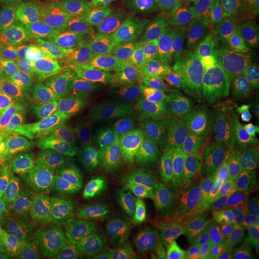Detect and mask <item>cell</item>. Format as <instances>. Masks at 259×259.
<instances>
[{"instance_id": "cell-14", "label": "cell", "mask_w": 259, "mask_h": 259, "mask_svg": "<svg viewBox=\"0 0 259 259\" xmlns=\"http://www.w3.org/2000/svg\"><path fill=\"white\" fill-rule=\"evenodd\" d=\"M120 4L130 22L145 35H166L189 13L172 0H125Z\"/></svg>"}, {"instance_id": "cell-2", "label": "cell", "mask_w": 259, "mask_h": 259, "mask_svg": "<svg viewBox=\"0 0 259 259\" xmlns=\"http://www.w3.org/2000/svg\"><path fill=\"white\" fill-rule=\"evenodd\" d=\"M81 10V42L123 62L141 36L124 15L119 1H103Z\"/></svg>"}, {"instance_id": "cell-42", "label": "cell", "mask_w": 259, "mask_h": 259, "mask_svg": "<svg viewBox=\"0 0 259 259\" xmlns=\"http://www.w3.org/2000/svg\"><path fill=\"white\" fill-rule=\"evenodd\" d=\"M104 259H148V257L141 250L135 249L129 245Z\"/></svg>"}, {"instance_id": "cell-41", "label": "cell", "mask_w": 259, "mask_h": 259, "mask_svg": "<svg viewBox=\"0 0 259 259\" xmlns=\"http://www.w3.org/2000/svg\"><path fill=\"white\" fill-rule=\"evenodd\" d=\"M50 1L52 0H7V4L12 6L13 9L35 15Z\"/></svg>"}, {"instance_id": "cell-13", "label": "cell", "mask_w": 259, "mask_h": 259, "mask_svg": "<svg viewBox=\"0 0 259 259\" xmlns=\"http://www.w3.org/2000/svg\"><path fill=\"white\" fill-rule=\"evenodd\" d=\"M150 147L155 154L168 157L186 166L222 168L228 148L200 139L168 137L152 138Z\"/></svg>"}, {"instance_id": "cell-12", "label": "cell", "mask_w": 259, "mask_h": 259, "mask_svg": "<svg viewBox=\"0 0 259 259\" xmlns=\"http://www.w3.org/2000/svg\"><path fill=\"white\" fill-rule=\"evenodd\" d=\"M146 151L140 142L111 149L93 157L91 170L101 177L115 194L129 193L139 185V160Z\"/></svg>"}, {"instance_id": "cell-35", "label": "cell", "mask_w": 259, "mask_h": 259, "mask_svg": "<svg viewBox=\"0 0 259 259\" xmlns=\"http://www.w3.org/2000/svg\"><path fill=\"white\" fill-rule=\"evenodd\" d=\"M37 135L38 141L61 147H68L65 122L58 119L53 114L38 116L30 122Z\"/></svg>"}, {"instance_id": "cell-44", "label": "cell", "mask_w": 259, "mask_h": 259, "mask_svg": "<svg viewBox=\"0 0 259 259\" xmlns=\"http://www.w3.org/2000/svg\"><path fill=\"white\" fill-rule=\"evenodd\" d=\"M250 3L251 14L255 19L259 20V0H248Z\"/></svg>"}, {"instance_id": "cell-31", "label": "cell", "mask_w": 259, "mask_h": 259, "mask_svg": "<svg viewBox=\"0 0 259 259\" xmlns=\"http://www.w3.org/2000/svg\"><path fill=\"white\" fill-rule=\"evenodd\" d=\"M33 93L22 90H5L0 99V114L15 120H34L37 116Z\"/></svg>"}, {"instance_id": "cell-6", "label": "cell", "mask_w": 259, "mask_h": 259, "mask_svg": "<svg viewBox=\"0 0 259 259\" xmlns=\"http://www.w3.org/2000/svg\"><path fill=\"white\" fill-rule=\"evenodd\" d=\"M69 145L80 160L115 148L123 140L115 121L98 111L65 122Z\"/></svg>"}, {"instance_id": "cell-1", "label": "cell", "mask_w": 259, "mask_h": 259, "mask_svg": "<svg viewBox=\"0 0 259 259\" xmlns=\"http://www.w3.org/2000/svg\"><path fill=\"white\" fill-rule=\"evenodd\" d=\"M259 230V205L248 202H215L187 213L178 228L184 245H200Z\"/></svg>"}, {"instance_id": "cell-37", "label": "cell", "mask_w": 259, "mask_h": 259, "mask_svg": "<svg viewBox=\"0 0 259 259\" xmlns=\"http://www.w3.org/2000/svg\"><path fill=\"white\" fill-rule=\"evenodd\" d=\"M238 176L231 184L236 193L248 203L259 205V168L235 173Z\"/></svg>"}, {"instance_id": "cell-15", "label": "cell", "mask_w": 259, "mask_h": 259, "mask_svg": "<svg viewBox=\"0 0 259 259\" xmlns=\"http://www.w3.org/2000/svg\"><path fill=\"white\" fill-rule=\"evenodd\" d=\"M246 22L223 25L202 47L194 51L195 67L224 70L250 40Z\"/></svg>"}, {"instance_id": "cell-10", "label": "cell", "mask_w": 259, "mask_h": 259, "mask_svg": "<svg viewBox=\"0 0 259 259\" xmlns=\"http://www.w3.org/2000/svg\"><path fill=\"white\" fill-rule=\"evenodd\" d=\"M33 29L37 41L47 50L81 42V10L71 5L47 4L34 15Z\"/></svg>"}, {"instance_id": "cell-4", "label": "cell", "mask_w": 259, "mask_h": 259, "mask_svg": "<svg viewBox=\"0 0 259 259\" xmlns=\"http://www.w3.org/2000/svg\"><path fill=\"white\" fill-rule=\"evenodd\" d=\"M64 76L49 50L41 45L0 63V85L6 91L35 93L59 82Z\"/></svg>"}, {"instance_id": "cell-16", "label": "cell", "mask_w": 259, "mask_h": 259, "mask_svg": "<svg viewBox=\"0 0 259 259\" xmlns=\"http://www.w3.org/2000/svg\"><path fill=\"white\" fill-rule=\"evenodd\" d=\"M194 172L168 157L146 151L139 160L138 179L142 190L169 196L192 180Z\"/></svg>"}, {"instance_id": "cell-48", "label": "cell", "mask_w": 259, "mask_h": 259, "mask_svg": "<svg viewBox=\"0 0 259 259\" xmlns=\"http://www.w3.org/2000/svg\"><path fill=\"white\" fill-rule=\"evenodd\" d=\"M256 124H258V125H259V120L257 121V123H256Z\"/></svg>"}, {"instance_id": "cell-46", "label": "cell", "mask_w": 259, "mask_h": 259, "mask_svg": "<svg viewBox=\"0 0 259 259\" xmlns=\"http://www.w3.org/2000/svg\"><path fill=\"white\" fill-rule=\"evenodd\" d=\"M4 92H5V90L0 85V99H1V97H2V95H3Z\"/></svg>"}, {"instance_id": "cell-11", "label": "cell", "mask_w": 259, "mask_h": 259, "mask_svg": "<svg viewBox=\"0 0 259 259\" xmlns=\"http://www.w3.org/2000/svg\"><path fill=\"white\" fill-rule=\"evenodd\" d=\"M180 100L189 111L220 108L231 93L223 70L189 68L175 83Z\"/></svg>"}, {"instance_id": "cell-5", "label": "cell", "mask_w": 259, "mask_h": 259, "mask_svg": "<svg viewBox=\"0 0 259 259\" xmlns=\"http://www.w3.org/2000/svg\"><path fill=\"white\" fill-rule=\"evenodd\" d=\"M183 73L128 62L93 79L132 98H145L176 83Z\"/></svg>"}, {"instance_id": "cell-22", "label": "cell", "mask_w": 259, "mask_h": 259, "mask_svg": "<svg viewBox=\"0 0 259 259\" xmlns=\"http://www.w3.org/2000/svg\"><path fill=\"white\" fill-rule=\"evenodd\" d=\"M0 182L30 201L46 202L55 197L56 188L36 171L23 163L16 155H10L0 166Z\"/></svg>"}, {"instance_id": "cell-25", "label": "cell", "mask_w": 259, "mask_h": 259, "mask_svg": "<svg viewBox=\"0 0 259 259\" xmlns=\"http://www.w3.org/2000/svg\"><path fill=\"white\" fill-rule=\"evenodd\" d=\"M231 144L223 159L222 168L228 173L259 168L258 124H247Z\"/></svg>"}, {"instance_id": "cell-21", "label": "cell", "mask_w": 259, "mask_h": 259, "mask_svg": "<svg viewBox=\"0 0 259 259\" xmlns=\"http://www.w3.org/2000/svg\"><path fill=\"white\" fill-rule=\"evenodd\" d=\"M224 24L225 19L213 12H189L164 36L180 50L194 52Z\"/></svg>"}, {"instance_id": "cell-24", "label": "cell", "mask_w": 259, "mask_h": 259, "mask_svg": "<svg viewBox=\"0 0 259 259\" xmlns=\"http://www.w3.org/2000/svg\"><path fill=\"white\" fill-rule=\"evenodd\" d=\"M116 197L89 207H66L63 211L66 227L77 239L87 238L102 231L113 222Z\"/></svg>"}, {"instance_id": "cell-7", "label": "cell", "mask_w": 259, "mask_h": 259, "mask_svg": "<svg viewBox=\"0 0 259 259\" xmlns=\"http://www.w3.org/2000/svg\"><path fill=\"white\" fill-rule=\"evenodd\" d=\"M140 234L137 230L112 222L74 245L44 249L31 259H104L131 245Z\"/></svg>"}, {"instance_id": "cell-43", "label": "cell", "mask_w": 259, "mask_h": 259, "mask_svg": "<svg viewBox=\"0 0 259 259\" xmlns=\"http://www.w3.org/2000/svg\"><path fill=\"white\" fill-rule=\"evenodd\" d=\"M193 259H225L221 253H217L214 251H204L198 254Z\"/></svg>"}, {"instance_id": "cell-17", "label": "cell", "mask_w": 259, "mask_h": 259, "mask_svg": "<svg viewBox=\"0 0 259 259\" xmlns=\"http://www.w3.org/2000/svg\"><path fill=\"white\" fill-rule=\"evenodd\" d=\"M56 64L65 75L96 76L122 64V61L93 49L83 42L49 50Z\"/></svg>"}, {"instance_id": "cell-20", "label": "cell", "mask_w": 259, "mask_h": 259, "mask_svg": "<svg viewBox=\"0 0 259 259\" xmlns=\"http://www.w3.org/2000/svg\"><path fill=\"white\" fill-rule=\"evenodd\" d=\"M33 14L8 11L0 20V63L39 46L33 29Z\"/></svg>"}, {"instance_id": "cell-18", "label": "cell", "mask_w": 259, "mask_h": 259, "mask_svg": "<svg viewBox=\"0 0 259 259\" xmlns=\"http://www.w3.org/2000/svg\"><path fill=\"white\" fill-rule=\"evenodd\" d=\"M128 62L181 72L190 68L183 51L177 48L164 35L157 34H143L122 63Z\"/></svg>"}, {"instance_id": "cell-40", "label": "cell", "mask_w": 259, "mask_h": 259, "mask_svg": "<svg viewBox=\"0 0 259 259\" xmlns=\"http://www.w3.org/2000/svg\"><path fill=\"white\" fill-rule=\"evenodd\" d=\"M229 0H184L183 6L188 12H213Z\"/></svg>"}, {"instance_id": "cell-36", "label": "cell", "mask_w": 259, "mask_h": 259, "mask_svg": "<svg viewBox=\"0 0 259 259\" xmlns=\"http://www.w3.org/2000/svg\"><path fill=\"white\" fill-rule=\"evenodd\" d=\"M222 255L225 259H259V230L236 235L224 248Z\"/></svg>"}, {"instance_id": "cell-26", "label": "cell", "mask_w": 259, "mask_h": 259, "mask_svg": "<svg viewBox=\"0 0 259 259\" xmlns=\"http://www.w3.org/2000/svg\"><path fill=\"white\" fill-rule=\"evenodd\" d=\"M16 156L52 185L59 181L65 171V150L58 145L37 141L33 147Z\"/></svg>"}, {"instance_id": "cell-47", "label": "cell", "mask_w": 259, "mask_h": 259, "mask_svg": "<svg viewBox=\"0 0 259 259\" xmlns=\"http://www.w3.org/2000/svg\"><path fill=\"white\" fill-rule=\"evenodd\" d=\"M0 3H6L7 4V0H0Z\"/></svg>"}, {"instance_id": "cell-27", "label": "cell", "mask_w": 259, "mask_h": 259, "mask_svg": "<svg viewBox=\"0 0 259 259\" xmlns=\"http://www.w3.org/2000/svg\"><path fill=\"white\" fill-rule=\"evenodd\" d=\"M231 92L259 84V33L251 37L238 56L223 70Z\"/></svg>"}, {"instance_id": "cell-28", "label": "cell", "mask_w": 259, "mask_h": 259, "mask_svg": "<svg viewBox=\"0 0 259 259\" xmlns=\"http://www.w3.org/2000/svg\"><path fill=\"white\" fill-rule=\"evenodd\" d=\"M48 213L38 204H32L20 213L0 232V259H6L19 246L23 234L37 220Z\"/></svg>"}, {"instance_id": "cell-29", "label": "cell", "mask_w": 259, "mask_h": 259, "mask_svg": "<svg viewBox=\"0 0 259 259\" xmlns=\"http://www.w3.org/2000/svg\"><path fill=\"white\" fill-rule=\"evenodd\" d=\"M37 141L30 122L11 119L0 114V146L10 155L27 151Z\"/></svg>"}, {"instance_id": "cell-34", "label": "cell", "mask_w": 259, "mask_h": 259, "mask_svg": "<svg viewBox=\"0 0 259 259\" xmlns=\"http://www.w3.org/2000/svg\"><path fill=\"white\" fill-rule=\"evenodd\" d=\"M32 204L27 197L0 182V232Z\"/></svg>"}, {"instance_id": "cell-3", "label": "cell", "mask_w": 259, "mask_h": 259, "mask_svg": "<svg viewBox=\"0 0 259 259\" xmlns=\"http://www.w3.org/2000/svg\"><path fill=\"white\" fill-rule=\"evenodd\" d=\"M175 83L142 98L125 115L119 117L121 129L129 134L150 138L174 129L190 111L178 97Z\"/></svg>"}, {"instance_id": "cell-23", "label": "cell", "mask_w": 259, "mask_h": 259, "mask_svg": "<svg viewBox=\"0 0 259 259\" xmlns=\"http://www.w3.org/2000/svg\"><path fill=\"white\" fill-rule=\"evenodd\" d=\"M76 93L93 110L111 118L122 117L142 98H132L87 78L73 76Z\"/></svg>"}, {"instance_id": "cell-19", "label": "cell", "mask_w": 259, "mask_h": 259, "mask_svg": "<svg viewBox=\"0 0 259 259\" xmlns=\"http://www.w3.org/2000/svg\"><path fill=\"white\" fill-rule=\"evenodd\" d=\"M66 198L74 206L89 207L100 204L115 194L102 178L85 167H74L62 178Z\"/></svg>"}, {"instance_id": "cell-30", "label": "cell", "mask_w": 259, "mask_h": 259, "mask_svg": "<svg viewBox=\"0 0 259 259\" xmlns=\"http://www.w3.org/2000/svg\"><path fill=\"white\" fill-rule=\"evenodd\" d=\"M220 108L248 124H256L259 120V84L232 91Z\"/></svg>"}, {"instance_id": "cell-45", "label": "cell", "mask_w": 259, "mask_h": 259, "mask_svg": "<svg viewBox=\"0 0 259 259\" xmlns=\"http://www.w3.org/2000/svg\"><path fill=\"white\" fill-rule=\"evenodd\" d=\"M9 153H8L5 149L3 148V147L0 146V166H1V164L4 162V160H5L7 157H9Z\"/></svg>"}, {"instance_id": "cell-8", "label": "cell", "mask_w": 259, "mask_h": 259, "mask_svg": "<svg viewBox=\"0 0 259 259\" xmlns=\"http://www.w3.org/2000/svg\"><path fill=\"white\" fill-rule=\"evenodd\" d=\"M175 206L167 195L144 190L118 195L115 198L113 222L140 232H146L165 222L174 212Z\"/></svg>"}, {"instance_id": "cell-32", "label": "cell", "mask_w": 259, "mask_h": 259, "mask_svg": "<svg viewBox=\"0 0 259 259\" xmlns=\"http://www.w3.org/2000/svg\"><path fill=\"white\" fill-rule=\"evenodd\" d=\"M50 232L49 215L37 220L23 234L19 246L6 259H31L46 249Z\"/></svg>"}, {"instance_id": "cell-38", "label": "cell", "mask_w": 259, "mask_h": 259, "mask_svg": "<svg viewBox=\"0 0 259 259\" xmlns=\"http://www.w3.org/2000/svg\"><path fill=\"white\" fill-rule=\"evenodd\" d=\"M184 246L178 237L167 239L152 250L148 259H184Z\"/></svg>"}, {"instance_id": "cell-39", "label": "cell", "mask_w": 259, "mask_h": 259, "mask_svg": "<svg viewBox=\"0 0 259 259\" xmlns=\"http://www.w3.org/2000/svg\"><path fill=\"white\" fill-rule=\"evenodd\" d=\"M60 91L39 90L33 93V103L37 116H46L52 114V107Z\"/></svg>"}, {"instance_id": "cell-9", "label": "cell", "mask_w": 259, "mask_h": 259, "mask_svg": "<svg viewBox=\"0 0 259 259\" xmlns=\"http://www.w3.org/2000/svg\"><path fill=\"white\" fill-rule=\"evenodd\" d=\"M247 124L221 108L190 111L174 129L155 138L181 137L213 143L232 142Z\"/></svg>"}, {"instance_id": "cell-33", "label": "cell", "mask_w": 259, "mask_h": 259, "mask_svg": "<svg viewBox=\"0 0 259 259\" xmlns=\"http://www.w3.org/2000/svg\"><path fill=\"white\" fill-rule=\"evenodd\" d=\"M92 107L84 102L80 94L71 91H60L52 107V114L63 122L94 112Z\"/></svg>"}]
</instances>
